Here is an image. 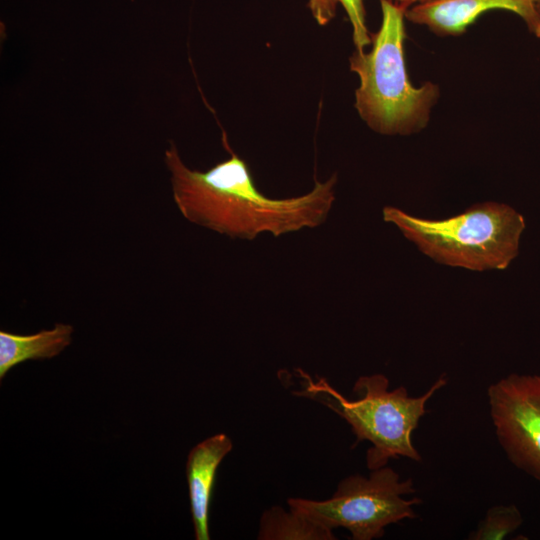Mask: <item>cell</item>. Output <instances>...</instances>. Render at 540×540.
I'll list each match as a JSON object with an SVG mask.
<instances>
[{"instance_id":"11","label":"cell","mask_w":540,"mask_h":540,"mask_svg":"<svg viewBox=\"0 0 540 540\" xmlns=\"http://www.w3.org/2000/svg\"><path fill=\"white\" fill-rule=\"evenodd\" d=\"M307 6L320 26L329 24L335 18L338 7L342 6L351 24L356 50L363 51L371 44L363 0H308Z\"/></svg>"},{"instance_id":"2","label":"cell","mask_w":540,"mask_h":540,"mask_svg":"<svg viewBox=\"0 0 540 540\" xmlns=\"http://www.w3.org/2000/svg\"><path fill=\"white\" fill-rule=\"evenodd\" d=\"M380 6L381 24L371 35V49L356 50L349 58L350 70L359 78L355 108L373 131L409 135L426 127L440 90L432 82L416 87L409 79L404 57L407 8L389 0H380Z\"/></svg>"},{"instance_id":"14","label":"cell","mask_w":540,"mask_h":540,"mask_svg":"<svg viewBox=\"0 0 540 540\" xmlns=\"http://www.w3.org/2000/svg\"><path fill=\"white\" fill-rule=\"evenodd\" d=\"M534 2V5L538 11V13L540 14V0H533Z\"/></svg>"},{"instance_id":"12","label":"cell","mask_w":540,"mask_h":540,"mask_svg":"<svg viewBox=\"0 0 540 540\" xmlns=\"http://www.w3.org/2000/svg\"><path fill=\"white\" fill-rule=\"evenodd\" d=\"M523 523V517L515 504L496 505L489 508L476 529L467 539L501 540L517 530Z\"/></svg>"},{"instance_id":"3","label":"cell","mask_w":540,"mask_h":540,"mask_svg":"<svg viewBox=\"0 0 540 540\" xmlns=\"http://www.w3.org/2000/svg\"><path fill=\"white\" fill-rule=\"evenodd\" d=\"M302 389L297 396L318 401L343 418L351 427L356 441H369L366 465L371 471L384 467L390 459L405 457L421 461V455L412 442V434L427 413L426 403L448 378L442 374L421 396L411 397L404 386L388 390L389 380L383 374L359 377L353 386L357 399H347L323 377L314 380L297 369Z\"/></svg>"},{"instance_id":"7","label":"cell","mask_w":540,"mask_h":540,"mask_svg":"<svg viewBox=\"0 0 540 540\" xmlns=\"http://www.w3.org/2000/svg\"><path fill=\"white\" fill-rule=\"evenodd\" d=\"M495 9L515 13L528 30L540 38V14L533 0H429L411 6L405 16L438 36H457L483 13Z\"/></svg>"},{"instance_id":"8","label":"cell","mask_w":540,"mask_h":540,"mask_svg":"<svg viewBox=\"0 0 540 540\" xmlns=\"http://www.w3.org/2000/svg\"><path fill=\"white\" fill-rule=\"evenodd\" d=\"M231 439L215 434L194 446L188 454L186 477L196 540H209V508L216 473L224 457L232 450Z\"/></svg>"},{"instance_id":"1","label":"cell","mask_w":540,"mask_h":540,"mask_svg":"<svg viewBox=\"0 0 540 540\" xmlns=\"http://www.w3.org/2000/svg\"><path fill=\"white\" fill-rule=\"evenodd\" d=\"M164 160L182 216L232 239L254 240L263 233L279 237L315 228L326 221L335 201L337 174L315 181L303 195L276 199L257 188L248 164L231 150L230 157L206 171L186 166L173 142Z\"/></svg>"},{"instance_id":"10","label":"cell","mask_w":540,"mask_h":540,"mask_svg":"<svg viewBox=\"0 0 540 540\" xmlns=\"http://www.w3.org/2000/svg\"><path fill=\"white\" fill-rule=\"evenodd\" d=\"M259 540H333V531L310 518L280 506H272L261 518Z\"/></svg>"},{"instance_id":"4","label":"cell","mask_w":540,"mask_h":540,"mask_svg":"<svg viewBox=\"0 0 540 540\" xmlns=\"http://www.w3.org/2000/svg\"><path fill=\"white\" fill-rule=\"evenodd\" d=\"M383 219L437 263L473 271L504 270L517 257L525 219L514 208L484 202L441 220L383 208Z\"/></svg>"},{"instance_id":"5","label":"cell","mask_w":540,"mask_h":540,"mask_svg":"<svg viewBox=\"0 0 540 540\" xmlns=\"http://www.w3.org/2000/svg\"><path fill=\"white\" fill-rule=\"evenodd\" d=\"M416 492L411 478L402 480L392 468L371 470L369 477L359 474L341 480L327 500L289 498L290 510L300 513L327 528L342 527L353 540L381 538L385 528L417 517L413 507L422 503L418 497L404 498Z\"/></svg>"},{"instance_id":"6","label":"cell","mask_w":540,"mask_h":540,"mask_svg":"<svg viewBox=\"0 0 540 540\" xmlns=\"http://www.w3.org/2000/svg\"><path fill=\"white\" fill-rule=\"evenodd\" d=\"M487 397L507 458L540 482V375L511 373L492 383Z\"/></svg>"},{"instance_id":"13","label":"cell","mask_w":540,"mask_h":540,"mask_svg":"<svg viewBox=\"0 0 540 540\" xmlns=\"http://www.w3.org/2000/svg\"><path fill=\"white\" fill-rule=\"evenodd\" d=\"M389 1L402 5L408 9L411 6H414V5L429 1V0H389Z\"/></svg>"},{"instance_id":"9","label":"cell","mask_w":540,"mask_h":540,"mask_svg":"<svg viewBox=\"0 0 540 540\" xmlns=\"http://www.w3.org/2000/svg\"><path fill=\"white\" fill-rule=\"evenodd\" d=\"M74 328L56 323L53 328L34 334L0 331V379L18 364L28 360L51 359L71 344Z\"/></svg>"}]
</instances>
